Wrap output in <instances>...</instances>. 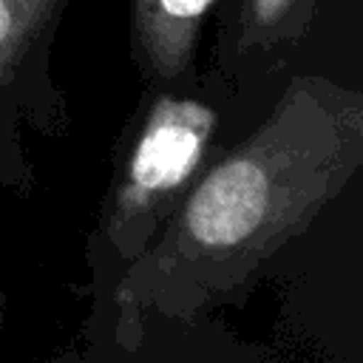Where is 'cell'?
Returning a JSON list of instances; mask_svg holds the SVG:
<instances>
[{"mask_svg":"<svg viewBox=\"0 0 363 363\" xmlns=\"http://www.w3.org/2000/svg\"><path fill=\"white\" fill-rule=\"evenodd\" d=\"M363 164V94L329 77L286 79L267 119L216 150L156 238L113 278L119 337L147 318L190 323L241 298Z\"/></svg>","mask_w":363,"mask_h":363,"instance_id":"1","label":"cell"},{"mask_svg":"<svg viewBox=\"0 0 363 363\" xmlns=\"http://www.w3.org/2000/svg\"><path fill=\"white\" fill-rule=\"evenodd\" d=\"M182 85L147 88L145 108L119 153L91 244L113 278L156 238L216 153L221 102L216 94L204 96Z\"/></svg>","mask_w":363,"mask_h":363,"instance_id":"2","label":"cell"},{"mask_svg":"<svg viewBox=\"0 0 363 363\" xmlns=\"http://www.w3.org/2000/svg\"><path fill=\"white\" fill-rule=\"evenodd\" d=\"M71 0H0V193L34 179L31 139H62L68 99L54 82L51 51Z\"/></svg>","mask_w":363,"mask_h":363,"instance_id":"3","label":"cell"},{"mask_svg":"<svg viewBox=\"0 0 363 363\" xmlns=\"http://www.w3.org/2000/svg\"><path fill=\"white\" fill-rule=\"evenodd\" d=\"M233 0H130V57L145 88L190 82L210 23Z\"/></svg>","mask_w":363,"mask_h":363,"instance_id":"4","label":"cell"},{"mask_svg":"<svg viewBox=\"0 0 363 363\" xmlns=\"http://www.w3.org/2000/svg\"><path fill=\"white\" fill-rule=\"evenodd\" d=\"M318 6L320 0H233L218 17L213 74L233 85L250 65L272 62L306 34Z\"/></svg>","mask_w":363,"mask_h":363,"instance_id":"5","label":"cell"},{"mask_svg":"<svg viewBox=\"0 0 363 363\" xmlns=\"http://www.w3.org/2000/svg\"><path fill=\"white\" fill-rule=\"evenodd\" d=\"M3 326H6V295L0 289V337H3Z\"/></svg>","mask_w":363,"mask_h":363,"instance_id":"6","label":"cell"}]
</instances>
